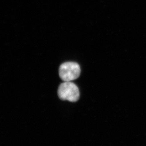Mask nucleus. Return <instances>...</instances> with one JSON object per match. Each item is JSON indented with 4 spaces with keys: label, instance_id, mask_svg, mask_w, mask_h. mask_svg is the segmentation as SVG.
Returning a JSON list of instances; mask_svg holds the SVG:
<instances>
[{
    "label": "nucleus",
    "instance_id": "obj_1",
    "mask_svg": "<svg viewBox=\"0 0 146 146\" xmlns=\"http://www.w3.org/2000/svg\"><path fill=\"white\" fill-rule=\"evenodd\" d=\"M58 93L61 100H67L71 102L77 101L80 96L78 88L70 81L62 83L58 87Z\"/></svg>",
    "mask_w": 146,
    "mask_h": 146
},
{
    "label": "nucleus",
    "instance_id": "obj_2",
    "mask_svg": "<svg viewBox=\"0 0 146 146\" xmlns=\"http://www.w3.org/2000/svg\"><path fill=\"white\" fill-rule=\"evenodd\" d=\"M80 66L76 62H65L59 68V76L65 82L71 81L77 79L80 76Z\"/></svg>",
    "mask_w": 146,
    "mask_h": 146
}]
</instances>
